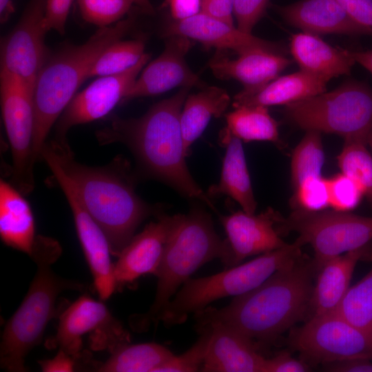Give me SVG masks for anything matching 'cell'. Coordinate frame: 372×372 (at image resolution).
Instances as JSON below:
<instances>
[{
  "label": "cell",
  "instance_id": "cell-49",
  "mask_svg": "<svg viewBox=\"0 0 372 372\" xmlns=\"http://www.w3.org/2000/svg\"><path fill=\"white\" fill-rule=\"evenodd\" d=\"M133 4L136 5L147 13H153L154 9L149 0H130Z\"/></svg>",
  "mask_w": 372,
  "mask_h": 372
},
{
  "label": "cell",
  "instance_id": "cell-32",
  "mask_svg": "<svg viewBox=\"0 0 372 372\" xmlns=\"http://www.w3.org/2000/svg\"><path fill=\"white\" fill-rule=\"evenodd\" d=\"M334 312L352 324L372 333V268L349 287Z\"/></svg>",
  "mask_w": 372,
  "mask_h": 372
},
{
  "label": "cell",
  "instance_id": "cell-20",
  "mask_svg": "<svg viewBox=\"0 0 372 372\" xmlns=\"http://www.w3.org/2000/svg\"><path fill=\"white\" fill-rule=\"evenodd\" d=\"M210 327L211 336L203 372H263L266 358L249 338L219 322H196Z\"/></svg>",
  "mask_w": 372,
  "mask_h": 372
},
{
  "label": "cell",
  "instance_id": "cell-28",
  "mask_svg": "<svg viewBox=\"0 0 372 372\" xmlns=\"http://www.w3.org/2000/svg\"><path fill=\"white\" fill-rule=\"evenodd\" d=\"M231 99L227 92L219 87L208 86L188 95L180 113V126L187 156L191 146L201 135L210 120L221 117Z\"/></svg>",
  "mask_w": 372,
  "mask_h": 372
},
{
  "label": "cell",
  "instance_id": "cell-29",
  "mask_svg": "<svg viewBox=\"0 0 372 372\" xmlns=\"http://www.w3.org/2000/svg\"><path fill=\"white\" fill-rule=\"evenodd\" d=\"M174 356L169 349L157 343L127 344L113 351L98 371L157 372Z\"/></svg>",
  "mask_w": 372,
  "mask_h": 372
},
{
  "label": "cell",
  "instance_id": "cell-38",
  "mask_svg": "<svg viewBox=\"0 0 372 372\" xmlns=\"http://www.w3.org/2000/svg\"><path fill=\"white\" fill-rule=\"evenodd\" d=\"M329 207L340 211H351L364 196L358 184L348 176L336 174L327 178Z\"/></svg>",
  "mask_w": 372,
  "mask_h": 372
},
{
  "label": "cell",
  "instance_id": "cell-23",
  "mask_svg": "<svg viewBox=\"0 0 372 372\" xmlns=\"http://www.w3.org/2000/svg\"><path fill=\"white\" fill-rule=\"evenodd\" d=\"M290 51L300 70L326 83L351 72L355 61L349 50L335 48L318 35L302 32L293 34Z\"/></svg>",
  "mask_w": 372,
  "mask_h": 372
},
{
  "label": "cell",
  "instance_id": "cell-43",
  "mask_svg": "<svg viewBox=\"0 0 372 372\" xmlns=\"http://www.w3.org/2000/svg\"><path fill=\"white\" fill-rule=\"evenodd\" d=\"M234 0H201V12L234 25Z\"/></svg>",
  "mask_w": 372,
  "mask_h": 372
},
{
  "label": "cell",
  "instance_id": "cell-16",
  "mask_svg": "<svg viewBox=\"0 0 372 372\" xmlns=\"http://www.w3.org/2000/svg\"><path fill=\"white\" fill-rule=\"evenodd\" d=\"M193 44L192 40L183 36L167 37L162 53L143 69L122 101L160 94L177 87H205L186 61Z\"/></svg>",
  "mask_w": 372,
  "mask_h": 372
},
{
  "label": "cell",
  "instance_id": "cell-40",
  "mask_svg": "<svg viewBox=\"0 0 372 372\" xmlns=\"http://www.w3.org/2000/svg\"><path fill=\"white\" fill-rule=\"evenodd\" d=\"M311 366L301 358L297 359L287 351L265 359L263 372H307Z\"/></svg>",
  "mask_w": 372,
  "mask_h": 372
},
{
  "label": "cell",
  "instance_id": "cell-35",
  "mask_svg": "<svg viewBox=\"0 0 372 372\" xmlns=\"http://www.w3.org/2000/svg\"><path fill=\"white\" fill-rule=\"evenodd\" d=\"M82 18L100 28L123 19L133 4L130 0H76Z\"/></svg>",
  "mask_w": 372,
  "mask_h": 372
},
{
  "label": "cell",
  "instance_id": "cell-39",
  "mask_svg": "<svg viewBox=\"0 0 372 372\" xmlns=\"http://www.w3.org/2000/svg\"><path fill=\"white\" fill-rule=\"evenodd\" d=\"M270 0H234L233 14L237 28L251 33L256 23L264 16Z\"/></svg>",
  "mask_w": 372,
  "mask_h": 372
},
{
  "label": "cell",
  "instance_id": "cell-2",
  "mask_svg": "<svg viewBox=\"0 0 372 372\" xmlns=\"http://www.w3.org/2000/svg\"><path fill=\"white\" fill-rule=\"evenodd\" d=\"M317 270L302 254L254 289L235 296L225 307H207L194 313L196 322H219L260 346L276 340L311 317V299Z\"/></svg>",
  "mask_w": 372,
  "mask_h": 372
},
{
  "label": "cell",
  "instance_id": "cell-18",
  "mask_svg": "<svg viewBox=\"0 0 372 372\" xmlns=\"http://www.w3.org/2000/svg\"><path fill=\"white\" fill-rule=\"evenodd\" d=\"M280 215L269 207L259 214L241 210L220 216L231 251L233 267L247 257L271 251L287 244L276 227Z\"/></svg>",
  "mask_w": 372,
  "mask_h": 372
},
{
  "label": "cell",
  "instance_id": "cell-8",
  "mask_svg": "<svg viewBox=\"0 0 372 372\" xmlns=\"http://www.w3.org/2000/svg\"><path fill=\"white\" fill-rule=\"evenodd\" d=\"M285 119L302 130L367 143L372 133V90L349 81L336 89L285 105Z\"/></svg>",
  "mask_w": 372,
  "mask_h": 372
},
{
  "label": "cell",
  "instance_id": "cell-45",
  "mask_svg": "<svg viewBox=\"0 0 372 372\" xmlns=\"http://www.w3.org/2000/svg\"><path fill=\"white\" fill-rule=\"evenodd\" d=\"M74 358L59 349L54 357L40 360L39 364L43 372H71L74 370Z\"/></svg>",
  "mask_w": 372,
  "mask_h": 372
},
{
  "label": "cell",
  "instance_id": "cell-50",
  "mask_svg": "<svg viewBox=\"0 0 372 372\" xmlns=\"http://www.w3.org/2000/svg\"><path fill=\"white\" fill-rule=\"evenodd\" d=\"M367 145H369L371 147V152H372V133L369 136L367 141Z\"/></svg>",
  "mask_w": 372,
  "mask_h": 372
},
{
  "label": "cell",
  "instance_id": "cell-41",
  "mask_svg": "<svg viewBox=\"0 0 372 372\" xmlns=\"http://www.w3.org/2000/svg\"><path fill=\"white\" fill-rule=\"evenodd\" d=\"M74 0H47L45 16V27L63 34L70 6Z\"/></svg>",
  "mask_w": 372,
  "mask_h": 372
},
{
  "label": "cell",
  "instance_id": "cell-46",
  "mask_svg": "<svg viewBox=\"0 0 372 372\" xmlns=\"http://www.w3.org/2000/svg\"><path fill=\"white\" fill-rule=\"evenodd\" d=\"M168 3L176 21L190 18L201 11V0H168Z\"/></svg>",
  "mask_w": 372,
  "mask_h": 372
},
{
  "label": "cell",
  "instance_id": "cell-31",
  "mask_svg": "<svg viewBox=\"0 0 372 372\" xmlns=\"http://www.w3.org/2000/svg\"><path fill=\"white\" fill-rule=\"evenodd\" d=\"M324 162L321 132L307 130L294 149L291 159V182L293 189L307 178L322 176Z\"/></svg>",
  "mask_w": 372,
  "mask_h": 372
},
{
  "label": "cell",
  "instance_id": "cell-12",
  "mask_svg": "<svg viewBox=\"0 0 372 372\" xmlns=\"http://www.w3.org/2000/svg\"><path fill=\"white\" fill-rule=\"evenodd\" d=\"M43 160L70 207L76 234L101 300L108 299L116 287L114 265L111 262L108 239L98 223L83 205L74 184L50 149L44 145L41 152Z\"/></svg>",
  "mask_w": 372,
  "mask_h": 372
},
{
  "label": "cell",
  "instance_id": "cell-13",
  "mask_svg": "<svg viewBox=\"0 0 372 372\" xmlns=\"http://www.w3.org/2000/svg\"><path fill=\"white\" fill-rule=\"evenodd\" d=\"M47 0H31L13 30L3 40L1 70L21 79L34 88L50 53L45 45Z\"/></svg>",
  "mask_w": 372,
  "mask_h": 372
},
{
  "label": "cell",
  "instance_id": "cell-7",
  "mask_svg": "<svg viewBox=\"0 0 372 372\" xmlns=\"http://www.w3.org/2000/svg\"><path fill=\"white\" fill-rule=\"evenodd\" d=\"M296 240L260 254L245 263L214 275L189 278L165 307L160 322L167 327L185 322L189 315L220 298L237 296L260 285L280 269L303 254Z\"/></svg>",
  "mask_w": 372,
  "mask_h": 372
},
{
  "label": "cell",
  "instance_id": "cell-19",
  "mask_svg": "<svg viewBox=\"0 0 372 372\" xmlns=\"http://www.w3.org/2000/svg\"><path fill=\"white\" fill-rule=\"evenodd\" d=\"M131 239L117 256L114 275L116 285L132 282L145 274L156 275L161 262L174 215L163 212Z\"/></svg>",
  "mask_w": 372,
  "mask_h": 372
},
{
  "label": "cell",
  "instance_id": "cell-6",
  "mask_svg": "<svg viewBox=\"0 0 372 372\" xmlns=\"http://www.w3.org/2000/svg\"><path fill=\"white\" fill-rule=\"evenodd\" d=\"M61 254L59 243L37 236L31 258L37 270L28 291L19 308L8 320L1 335L0 365L8 371H25L27 354L42 339L53 318L58 296L65 290H81L83 285L58 276L52 265Z\"/></svg>",
  "mask_w": 372,
  "mask_h": 372
},
{
  "label": "cell",
  "instance_id": "cell-3",
  "mask_svg": "<svg viewBox=\"0 0 372 372\" xmlns=\"http://www.w3.org/2000/svg\"><path fill=\"white\" fill-rule=\"evenodd\" d=\"M45 145L72 181L84 207L105 234L112 255L118 256L147 218L163 206L144 201L136 192L137 176L121 156L102 167L78 163L69 145L54 140Z\"/></svg>",
  "mask_w": 372,
  "mask_h": 372
},
{
  "label": "cell",
  "instance_id": "cell-25",
  "mask_svg": "<svg viewBox=\"0 0 372 372\" xmlns=\"http://www.w3.org/2000/svg\"><path fill=\"white\" fill-rule=\"evenodd\" d=\"M366 255L364 247L333 257L322 265L316 276L311 299V317L336 310L351 287L357 263Z\"/></svg>",
  "mask_w": 372,
  "mask_h": 372
},
{
  "label": "cell",
  "instance_id": "cell-44",
  "mask_svg": "<svg viewBox=\"0 0 372 372\" xmlns=\"http://www.w3.org/2000/svg\"><path fill=\"white\" fill-rule=\"evenodd\" d=\"M322 369L330 372H372V360L364 358L344 360L323 364Z\"/></svg>",
  "mask_w": 372,
  "mask_h": 372
},
{
  "label": "cell",
  "instance_id": "cell-17",
  "mask_svg": "<svg viewBox=\"0 0 372 372\" xmlns=\"http://www.w3.org/2000/svg\"><path fill=\"white\" fill-rule=\"evenodd\" d=\"M163 35L183 36L219 51L231 50L238 54L256 50L282 53L279 44L245 32L201 12L186 19L169 22L165 27Z\"/></svg>",
  "mask_w": 372,
  "mask_h": 372
},
{
  "label": "cell",
  "instance_id": "cell-27",
  "mask_svg": "<svg viewBox=\"0 0 372 372\" xmlns=\"http://www.w3.org/2000/svg\"><path fill=\"white\" fill-rule=\"evenodd\" d=\"M14 185L0 181V236L7 246L28 254L36 240L35 223L29 203Z\"/></svg>",
  "mask_w": 372,
  "mask_h": 372
},
{
  "label": "cell",
  "instance_id": "cell-30",
  "mask_svg": "<svg viewBox=\"0 0 372 372\" xmlns=\"http://www.w3.org/2000/svg\"><path fill=\"white\" fill-rule=\"evenodd\" d=\"M225 116L227 129L242 141H269L280 148L283 147L278 124L267 107L240 106Z\"/></svg>",
  "mask_w": 372,
  "mask_h": 372
},
{
  "label": "cell",
  "instance_id": "cell-5",
  "mask_svg": "<svg viewBox=\"0 0 372 372\" xmlns=\"http://www.w3.org/2000/svg\"><path fill=\"white\" fill-rule=\"evenodd\" d=\"M134 19L128 17L100 28L85 43L68 45L48 56L34 85L33 154L40 159L41 149L52 126L76 94L101 53L112 43L122 39Z\"/></svg>",
  "mask_w": 372,
  "mask_h": 372
},
{
  "label": "cell",
  "instance_id": "cell-33",
  "mask_svg": "<svg viewBox=\"0 0 372 372\" xmlns=\"http://www.w3.org/2000/svg\"><path fill=\"white\" fill-rule=\"evenodd\" d=\"M145 42L141 39L118 40L110 45L94 63L90 78L122 73L136 65L144 53Z\"/></svg>",
  "mask_w": 372,
  "mask_h": 372
},
{
  "label": "cell",
  "instance_id": "cell-9",
  "mask_svg": "<svg viewBox=\"0 0 372 372\" xmlns=\"http://www.w3.org/2000/svg\"><path fill=\"white\" fill-rule=\"evenodd\" d=\"M276 227L280 236L297 233L298 243L312 247L317 271L327 260L364 247L372 240V217L332 209H293L287 217L279 216Z\"/></svg>",
  "mask_w": 372,
  "mask_h": 372
},
{
  "label": "cell",
  "instance_id": "cell-14",
  "mask_svg": "<svg viewBox=\"0 0 372 372\" xmlns=\"http://www.w3.org/2000/svg\"><path fill=\"white\" fill-rule=\"evenodd\" d=\"M150 59L145 53L138 62L127 70L114 75L100 76L76 94L56 123L54 141L68 144L67 133L74 126L99 119L123 101Z\"/></svg>",
  "mask_w": 372,
  "mask_h": 372
},
{
  "label": "cell",
  "instance_id": "cell-11",
  "mask_svg": "<svg viewBox=\"0 0 372 372\" xmlns=\"http://www.w3.org/2000/svg\"><path fill=\"white\" fill-rule=\"evenodd\" d=\"M0 90L2 117L10 145L14 185L22 194L34 187L33 134L34 88L19 76L1 70Z\"/></svg>",
  "mask_w": 372,
  "mask_h": 372
},
{
  "label": "cell",
  "instance_id": "cell-26",
  "mask_svg": "<svg viewBox=\"0 0 372 372\" xmlns=\"http://www.w3.org/2000/svg\"><path fill=\"white\" fill-rule=\"evenodd\" d=\"M326 86L325 81L300 70L256 89H243L234 96L233 107L287 105L322 93Z\"/></svg>",
  "mask_w": 372,
  "mask_h": 372
},
{
  "label": "cell",
  "instance_id": "cell-36",
  "mask_svg": "<svg viewBox=\"0 0 372 372\" xmlns=\"http://www.w3.org/2000/svg\"><path fill=\"white\" fill-rule=\"evenodd\" d=\"M199 337L185 352L172 358L162 365L157 372L201 371L209 344L211 330L205 325H195Z\"/></svg>",
  "mask_w": 372,
  "mask_h": 372
},
{
  "label": "cell",
  "instance_id": "cell-22",
  "mask_svg": "<svg viewBox=\"0 0 372 372\" xmlns=\"http://www.w3.org/2000/svg\"><path fill=\"white\" fill-rule=\"evenodd\" d=\"M291 63L282 53L262 50L249 51L231 59L220 53L209 62L218 79H234L245 90L260 87L277 78Z\"/></svg>",
  "mask_w": 372,
  "mask_h": 372
},
{
  "label": "cell",
  "instance_id": "cell-21",
  "mask_svg": "<svg viewBox=\"0 0 372 372\" xmlns=\"http://www.w3.org/2000/svg\"><path fill=\"white\" fill-rule=\"evenodd\" d=\"M291 25L314 34L372 35L357 23L336 0H300L276 8Z\"/></svg>",
  "mask_w": 372,
  "mask_h": 372
},
{
  "label": "cell",
  "instance_id": "cell-48",
  "mask_svg": "<svg viewBox=\"0 0 372 372\" xmlns=\"http://www.w3.org/2000/svg\"><path fill=\"white\" fill-rule=\"evenodd\" d=\"M14 12L12 0H0V19L1 23L5 22Z\"/></svg>",
  "mask_w": 372,
  "mask_h": 372
},
{
  "label": "cell",
  "instance_id": "cell-10",
  "mask_svg": "<svg viewBox=\"0 0 372 372\" xmlns=\"http://www.w3.org/2000/svg\"><path fill=\"white\" fill-rule=\"evenodd\" d=\"M288 343L311 366L353 358L372 360V333L334 311L313 316L293 327Z\"/></svg>",
  "mask_w": 372,
  "mask_h": 372
},
{
  "label": "cell",
  "instance_id": "cell-47",
  "mask_svg": "<svg viewBox=\"0 0 372 372\" xmlns=\"http://www.w3.org/2000/svg\"><path fill=\"white\" fill-rule=\"evenodd\" d=\"M349 53L355 63H359L372 73V50L367 51L349 50Z\"/></svg>",
  "mask_w": 372,
  "mask_h": 372
},
{
  "label": "cell",
  "instance_id": "cell-37",
  "mask_svg": "<svg viewBox=\"0 0 372 372\" xmlns=\"http://www.w3.org/2000/svg\"><path fill=\"white\" fill-rule=\"evenodd\" d=\"M293 209L318 211L329 207L327 178L312 177L306 179L294 189L291 199Z\"/></svg>",
  "mask_w": 372,
  "mask_h": 372
},
{
  "label": "cell",
  "instance_id": "cell-42",
  "mask_svg": "<svg viewBox=\"0 0 372 372\" xmlns=\"http://www.w3.org/2000/svg\"><path fill=\"white\" fill-rule=\"evenodd\" d=\"M358 23L372 30V0H336Z\"/></svg>",
  "mask_w": 372,
  "mask_h": 372
},
{
  "label": "cell",
  "instance_id": "cell-24",
  "mask_svg": "<svg viewBox=\"0 0 372 372\" xmlns=\"http://www.w3.org/2000/svg\"><path fill=\"white\" fill-rule=\"evenodd\" d=\"M220 141L225 147L219 182L208 189L210 198L225 195L237 202L242 210L255 214V199L247 168L242 141L233 135L226 127L220 134Z\"/></svg>",
  "mask_w": 372,
  "mask_h": 372
},
{
  "label": "cell",
  "instance_id": "cell-1",
  "mask_svg": "<svg viewBox=\"0 0 372 372\" xmlns=\"http://www.w3.org/2000/svg\"><path fill=\"white\" fill-rule=\"evenodd\" d=\"M192 87H183L174 95L154 104L138 118L112 116L98 130L101 145L120 143L134 154L146 177L162 181L184 196L198 200L216 214L211 198L197 184L186 163L188 156L180 126V113Z\"/></svg>",
  "mask_w": 372,
  "mask_h": 372
},
{
  "label": "cell",
  "instance_id": "cell-15",
  "mask_svg": "<svg viewBox=\"0 0 372 372\" xmlns=\"http://www.w3.org/2000/svg\"><path fill=\"white\" fill-rule=\"evenodd\" d=\"M94 332L110 339L116 347L129 344L130 335L112 316L107 307L87 294L80 296L59 316L58 327L50 342L68 354L76 357L82 349V338Z\"/></svg>",
  "mask_w": 372,
  "mask_h": 372
},
{
  "label": "cell",
  "instance_id": "cell-34",
  "mask_svg": "<svg viewBox=\"0 0 372 372\" xmlns=\"http://www.w3.org/2000/svg\"><path fill=\"white\" fill-rule=\"evenodd\" d=\"M367 143L360 140H344L338 156L341 172L353 180L372 203V155Z\"/></svg>",
  "mask_w": 372,
  "mask_h": 372
},
{
  "label": "cell",
  "instance_id": "cell-4",
  "mask_svg": "<svg viewBox=\"0 0 372 372\" xmlns=\"http://www.w3.org/2000/svg\"><path fill=\"white\" fill-rule=\"evenodd\" d=\"M220 259L226 268L233 267L231 251L227 240L217 234L211 215L193 207L186 214H174L164 254L156 273L154 300L143 313L130 316L131 328L146 331L160 322L161 316L180 287L205 263Z\"/></svg>",
  "mask_w": 372,
  "mask_h": 372
}]
</instances>
